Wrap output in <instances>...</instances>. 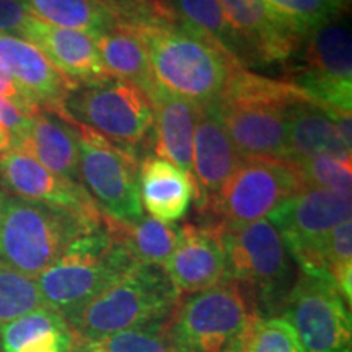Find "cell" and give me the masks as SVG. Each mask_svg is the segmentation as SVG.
I'll use <instances>...</instances> for the list:
<instances>
[{
    "mask_svg": "<svg viewBox=\"0 0 352 352\" xmlns=\"http://www.w3.org/2000/svg\"><path fill=\"white\" fill-rule=\"evenodd\" d=\"M134 32L142 39L158 85L199 107L217 101L235 70L243 67L222 46L175 16Z\"/></svg>",
    "mask_w": 352,
    "mask_h": 352,
    "instance_id": "6da1fadb",
    "label": "cell"
},
{
    "mask_svg": "<svg viewBox=\"0 0 352 352\" xmlns=\"http://www.w3.org/2000/svg\"><path fill=\"white\" fill-rule=\"evenodd\" d=\"M315 100L292 82L274 80L240 67L217 108L239 155L287 160V116L292 104Z\"/></svg>",
    "mask_w": 352,
    "mask_h": 352,
    "instance_id": "7a4b0ae2",
    "label": "cell"
},
{
    "mask_svg": "<svg viewBox=\"0 0 352 352\" xmlns=\"http://www.w3.org/2000/svg\"><path fill=\"white\" fill-rule=\"evenodd\" d=\"M178 300L164 267L135 263L69 318L67 324L80 341L126 329L162 327Z\"/></svg>",
    "mask_w": 352,
    "mask_h": 352,
    "instance_id": "3957f363",
    "label": "cell"
},
{
    "mask_svg": "<svg viewBox=\"0 0 352 352\" xmlns=\"http://www.w3.org/2000/svg\"><path fill=\"white\" fill-rule=\"evenodd\" d=\"M101 227L67 209L0 192V261L33 279L74 240Z\"/></svg>",
    "mask_w": 352,
    "mask_h": 352,
    "instance_id": "277c9868",
    "label": "cell"
},
{
    "mask_svg": "<svg viewBox=\"0 0 352 352\" xmlns=\"http://www.w3.org/2000/svg\"><path fill=\"white\" fill-rule=\"evenodd\" d=\"M132 264L124 246L101 227L74 240L34 280L44 305L67 321Z\"/></svg>",
    "mask_w": 352,
    "mask_h": 352,
    "instance_id": "5b68a950",
    "label": "cell"
},
{
    "mask_svg": "<svg viewBox=\"0 0 352 352\" xmlns=\"http://www.w3.org/2000/svg\"><path fill=\"white\" fill-rule=\"evenodd\" d=\"M254 318L241 285L223 279L178 300L164 328L175 352H235Z\"/></svg>",
    "mask_w": 352,
    "mask_h": 352,
    "instance_id": "8992f818",
    "label": "cell"
},
{
    "mask_svg": "<svg viewBox=\"0 0 352 352\" xmlns=\"http://www.w3.org/2000/svg\"><path fill=\"white\" fill-rule=\"evenodd\" d=\"M65 113L76 124L95 132L138 157L153 129L148 96L118 77L78 85L65 101Z\"/></svg>",
    "mask_w": 352,
    "mask_h": 352,
    "instance_id": "52a82bcc",
    "label": "cell"
},
{
    "mask_svg": "<svg viewBox=\"0 0 352 352\" xmlns=\"http://www.w3.org/2000/svg\"><path fill=\"white\" fill-rule=\"evenodd\" d=\"M352 197L329 189H302L270 214L285 248L308 276L329 280L324 245L338 223L351 219Z\"/></svg>",
    "mask_w": 352,
    "mask_h": 352,
    "instance_id": "ba28073f",
    "label": "cell"
},
{
    "mask_svg": "<svg viewBox=\"0 0 352 352\" xmlns=\"http://www.w3.org/2000/svg\"><path fill=\"white\" fill-rule=\"evenodd\" d=\"M302 191L294 166L280 158H246L201 212L208 226H241L267 217L277 206Z\"/></svg>",
    "mask_w": 352,
    "mask_h": 352,
    "instance_id": "9c48e42d",
    "label": "cell"
},
{
    "mask_svg": "<svg viewBox=\"0 0 352 352\" xmlns=\"http://www.w3.org/2000/svg\"><path fill=\"white\" fill-rule=\"evenodd\" d=\"M80 135V183L101 214L120 223L144 217L139 195V160L90 127L77 124Z\"/></svg>",
    "mask_w": 352,
    "mask_h": 352,
    "instance_id": "30bf717a",
    "label": "cell"
},
{
    "mask_svg": "<svg viewBox=\"0 0 352 352\" xmlns=\"http://www.w3.org/2000/svg\"><path fill=\"white\" fill-rule=\"evenodd\" d=\"M294 85L324 107L351 111L352 36L346 13L316 26L303 38Z\"/></svg>",
    "mask_w": 352,
    "mask_h": 352,
    "instance_id": "8fae6325",
    "label": "cell"
},
{
    "mask_svg": "<svg viewBox=\"0 0 352 352\" xmlns=\"http://www.w3.org/2000/svg\"><path fill=\"white\" fill-rule=\"evenodd\" d=\"M212 228L226 256V279L256 290L266 300L283 292L290 277V254L270 220Z\"/></svg>",
    "mask_w": 352,
    "mask_h": 352,
    "instance_id": "7c38bea8",
    "label": "cell"
},
{
    "mask_svg": "<svg viewBox=\"0 0 352 352\" xmlns=\"http://www.w3.org/2000/svg\"><path fill=\"white\" fill-rule=\"evenodd\" d=\"M307 352H352L346 300L328 280L302 272L284 298V316Z\"/></svg>",
    "mask_w": 352,
    "mask_h": 352,
    "instance_id": "4fadbf2b",
    "label": "cell"
},
{
    "mask_svg": "<svg viewBox=\"0 0 352 352\" xmlns=\"http://www.w3.org/2000/svg\"><path fill=\"white\" fill-rule=\"evenodd\" d=\"M0 184L7 195L67 209L103 223V214L80 183L52 173L20 148L0 153Z\"/></svg>",
    "mask_w": 352,
    "mask_h": 352,
    "instance_id": "5bb4252c",
    "label": "cell"
},
{
    "mask_svg": "<svg viewBox=\"0 0 352 352\" xmlns=\"http://www.w3.org/2000/svg\"><path fill=\"white\" fill-rule=\"evenodd\" d=\"M220 3L243 43L248 67L287 63L300 50L303 38L266 0H220Z\"/></svg>",
    "mask_w": 352,
    "mask_h": 352,
    "instance_id": "9a60e30c",
    "label": "cell"
},
{
    "mask_svg": "<svg viewBox=\"0 0 352 352\" xmlns=\"http://www.w3.org/2000/svg\"><path fill=\"white\" fill-rule=\"evenodd\" d=\"M0 64L39 109L70 121L65 101L77 87L52 65L38 46L23 38L0 34Z\"/></svg>",
    "mask_w": 352,
    "mask_h": 352,
    "instance_id": "2e32d148",
    "label": "cell"
},
{
    "mask_svg": "<svg viewBox=\"0 0 352 352\" xmlns=\"http://www.w3.org/2000/svg\"><path fill=\"white\" fill-rule=\"evenodd\" d=\"M243 162L228 138L217 101L201 107L197 114L195 138H192V168L191 178L195 183V199L199 210L210 199L227 178Z\"/></svg>",
    "mask_w": 352,
    "mask_h": 352,
    "instance_id": "e0dca14e",
    "label": "cell"
},
{
    "mask_svg": "<svg viewBox=\"0 0 352 352\" xmlns=\"http://www.w3.org/2000/svg\"><path fill=\"white\" fill-rule=\"evenodd\" d=\"M164 270L179 297L222 283L226 279V256L217 232L195 223L179 227L178 241Z\"/></svg>",
    "mask_w": 352,
    "mask_h": 352,
    "instance_id": "ac0fdd59",
    "label": "cell"
},
{
    "mask_svg": "<svg viewBox=\"0 0 352 352\" xmlns=\"http://www.w3.org/2000/svg\"><path fill=\"white\" fill-rule=\"evenodd\" d=\"M25 39L38 46L52 65L76 87L111 77L96 50L95 39L85 33L59 28L34 19Z\"/></svg>",
    "mask_w": 352,
    "mask_h": 352,
    "instance_id": "d6986e66",
    "label": "cell"
},
{
    "mask_svg": "<svg viewBox=\"0 0 352 352\" xmlns=\"http://www.w3.org/2000/svg\"><path fill=\"white\" fill-rule=\"evenodd\" d=\"M148 100L153 108V153L191 175L192 138L201 107L158 83Z\"/></svg>",
    "mask_w": 352,
    "mask_h": 352,
    "instance_id": "ffe728a7",
    "label": "cell"
},
{
    "mask_svg": "<svg viewBox=\"0 0 352 352\" xmlns=\"http://www.w3.org/2000/svg\"><path fill=\"white\" fill-rule=\"evenodd\" d=\"M13 148L32 155L52 173L80 183V135L76 122L41 109Z\"/></svg>",
    "mask_w": 352,
    "mask_h": 352,
    "instance_id": "44dd1931",
    "label": "cell"
},
{
    "mask_svg": "<svg viewBox=\"0 0 352 352\" xmlns=\"http://www.w3.org/2000/svg\"><path fill=\"white\" fill-rule=\"evenodd\" d=\"M139 195L152 219L175 223L188 214L195 199L191 175L165 160L148 155L139 165Z\"/></svg>",
    "mask_w": 352,
    "mask_h": 352,
    "instance_id": "7402d4cb",
    "label": "cell"
},
{
    "mask_svg": "<svg viewBox=\"0 0 352 352\" xmlns=\"http://www.w3.org/2000/svg\"><path fill=\"white\" fill-rule=\"evenodd\" d=\"M316 155H329L352 162V148L346 147L336 129L331 108L316 100L292 104L287 116V162Z\"/></svg>",
    "mask_w": 352,
    "mask_h": 352,
    "instance_id": "603a6c76",
    "label": "cell"
},
{
    "mask_svg": "<svg viewBox=\"0 0 352 352\" xmlns=\"http://www.w3.org/2000/svg\"><path fill=\"white\" fill-rule=\"evenodd\" d=\"M74 333L63 316L36 308L0 328L2 352H72Z\"/></svg>",
    "mask_w": 352,
    "mask_h": 352,
    "instance_id": "cb8c5ba5",
    "label": "cell"
},
{
    "mask_svg": "<svg viewBox=\"0 0 352 352\" xmlns=\"http://www.w3.org/2000/svg\"><path fill=\"white\" fill-rule=\"evenodd\" d=\"M95 44L104 67L113 77L132 83L151 96L157 87V80L152 74L142 39L134 30L116 25L107 33L96 36Z\"/></svg>",
    "mask_w": 352,
    "mask_h": 352,
    "instance_id": "d4e9b609",
    "label": "cell"
},
{
    "mask_svg": "<svg viewBox=\"0 0 352 352\" xmlns=\"http://www.w3.org/2000/svg\"><path fill=\"white\" fill-rule=\"evenodd\" d=\"M103 226L127 250L135 263L162 266L173 253L179 227L152 217H140L132 223H120L103 215Z\"/></svg>",
    "mask_w": 352,
    "mask_h": 352,
    "instance_id": "484cf974",
    "label": "cell"
},
{
    "mask_svg": "<svg viewBox=\"0 0 352 352\" xmlns=\"http://www.w3.org/2000/svg\"><path fill=\"white\" fill-rule=\"evenodd\" d=\"M175 19L209 36L246 69L248 56L239 34L232 28L220 0H160Z\"/></svg>",
    "mask_w": 352,
    "mask_h": 352,
    "instance_id": "4316f807",
    "label": "cell"
},
{
    "mask_svg": "<svg viewBox=\"0 0 352 352\" xmlns=\"http://www.w3.org/2000/svg\"><path fill=\"white\" fill-rule=\"evenodd\" d=\"M34 19L96 38L116 26L98 0H25Z\"/></svg>",
    "mask_w": 352,
    "mask_h": 352,
    "instance_id": "83f0119b",
    "label": "cell"
},
{
    "mask_svg": "<svg viewBox=\"0 0 352 352\" xmlns=\"http://www.w3.org/2000/svg\"><path fill=\"white\" fill-rule=\"evenodd\" d=\"M41 307L36 280L0 261V328Z\"/></svg>",
    "mask_w": 352,
    "mask_h": 352,
    "instance_id": "f1b7e54d",
    "label": "cell"
},
{
    "mask_svg": "<svg viewBox=\"0 0 352 352\" xmlns=\"http://www.w3.org/2000/svg\"><path fill=\"white\" fill-rule=\"evenodd\" d=\"M235 352H307L296 331L280 316H256Z\"/></svg>",
    "mask_w": 352,
    "mask_h": 352,
    "instance_id": "f546056e",
    "label": "cell"
},
{
    "mask_svg": "<svg viewBox=\"0 0 352 352\" xmlns=\"http://www.w3.org/2000/svg\"><path fill=\"white\" fill-rule=\"evenodd\" d=\"M270 7L305 38L324 21L346 13L347 0H266Z\"/></svg>",
    "mask_w": 352,
    "mask_h": 352,
    "instance_id": "4dcf8cb0",
    "label": "cell"
},
{
    "mask_svg": "<svg viewBox=\"0 0 352 352\" xmlns=\"http://www.w3.org/2000/svg\"><path fill=\"white\" fill-rule=\"evenodd\" d=\"M290 164L296 166L302 189H329L351 195L352 162L329 155H316Z\"/></svg>",
    "mask_w": 352,
    "mask_h": 352,
    "instance_id": "1f68e13d",
    "label": "cell"
},
{
    "mask_svg": "<svg viewBox=\"0 0 352 352\" xmlns=\"http://www.w3.org/2000/svg\"><path fill=\"white\" fill-rule=\"evenodd\" d=\"M83 352H175L162 327L126 329L91 341H80Z\"/></svg>",
    "mask_w": 352,
    "mask_h": 352,
    "instance_id": "d6a6232c",
    "label": "cell"
},
{
    "mask_svg": "<svg viewBox=\"0 0 352 352\" xmlns=\"http://www.w3.org/2000/svg\"><path fill=\"white\" fill-rule=\"evenodd\" d=\"M33 20L25 0H0V34L25 39Z\"/></svg>",
    "mask_w": 352,
    "mask_h": 352,
    "instance_id": "836d02e7",
    "label": "cell"
},
{
    "mask_svg": "<svg viewBox=\"0 0 352 352\" xmlns=\"http://www.w3.org/2000/svg\"><path fill=\"white\" fill-rule=\"evenodd\" d=\"M0 98L10 101L13 107H16L28 116H34L41 111L38 104L21 90L19 83L13 80L2 64H0Z\"/></svg>",
    "mask_w": 352,
    "mask_h": 352,
    "instance_id": "e575fe53",
    "label": "cell"
},
{
    "mask_svg": "<svg viewBox=\"0 0 352 352\" xmlns=\"http://www.w3.org/2000/svg\"><path fill=\"white\" fill-rule=\"evenodd\" d=\"M12 147V135L6 126L0 121V153L8 151Z\"/></svg>",
    "mask_w": 352,
    "mask_h": 352,
    "instance_id": "d590c367",
    "label": "cell"
},
{
    "mask_svg": "<svg viewBox=\"0 0 352 352\" xmlns=\"http://www.w3.org/2000/svg\"><path fill=\"white\" fill-rule=\"evenodd\" d=\"M98 2H100V3H104V0H98Z\"/></svg>",
    "mask_w": 352,
    "mask_h": 352,
    "instance_id": "8d00e7d4",
    "label": "cell"
},
{
    "mask_svg": "<svg viewBox=\"0 0 352 352\" xmlns=\"http://www.w3.org/2000/svg\"><path fill=\"white\" fill-rule=\"evenodd\" d=\"M0 352H2V347H0Z\"/></svg>",
    "mask_w": 352,
    "mask_h": 352,
    "instance_id": "74e56055",
    "label": "cell"
}]
</instances>
